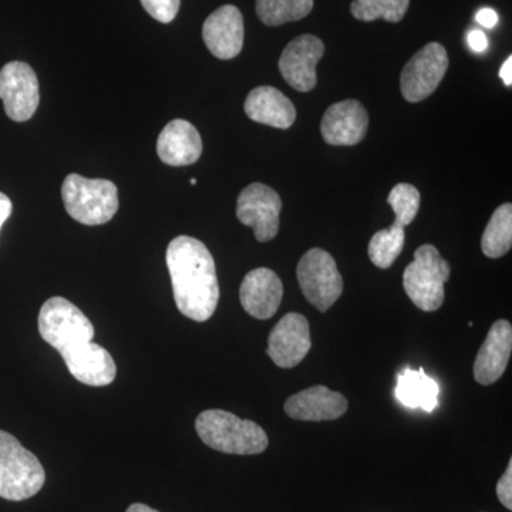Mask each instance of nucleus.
Wrapping results in <instances>:
<instances>
[{
  "label": "nucleus",
  "instance_id": "f8f14e48",
  "mask_svg": "<svg viewBox=\"0 0 512 512\" xmlns=\"http://www.w3.org/2000/svg\"><path fill=\"white\" fill-rule=\"evenodd\" d=\"M312 348L308 319L288 313L276 323L268 339V356L282 369H292L305 359Z\"/></svg>",
  "mask_w": 512,
  "mask_h": 512
},
{
  "label": "nucleus",
  "instance_id": "2eb2a0df",
  "mask_svg": "<svg viewBox=\"0 0 512 512\" xmlns=\"http://www.w3.org/2000/svg\"><path fill=\"white\" fill-rule=\"evenodd\" d=\"M284 296V285L274 271L258 268L249 272L239 289L242 308L252 318L271 319L278 312Z\"/></svg>",
  "mask_w": 512,
  "mask_h": 512
},
{
  "label": "nucleus",
  "instance_id": "9d476101",
  "mask_svg": "<svg viewBox=\"0 0 512 512\" xmlns=\"http://www.w3.org/2000/svg\"><path fill=\"white\" fill-rule=\"evenodd\" d=\"M281 210V197L268 185L254 183L239 194L238 220L254 229L255 238L259 242L271 241L278 235Z\"/></svg>",
  "mask_w": 512,
  "mask_h": 512
},
{
  "label": "nucleus",
  "instance_id": "a211bd4d",
  "mask_svg": "<svg viewBox=\"0 0 512 512\" xmlns=\"http://www.w3.org/2000/svg\"><path fill=\"white\" fill-rule=\"evenodd\" d=\"M157 153L164 164L183 167L200 160L202 140L197 128L185 120H173L158 136Z\"/></svg>",
  "mask_w": 512,
  "mask_h": 512
},
{
  "label": "nucleus",
  "instance_id": "bb28decb",
  "mask_svg": "<svg viewBox=\"0 0 512 512\" xmlns=\"http://www.w3.org/2000/svg\"><path fill=\"white\" fill-rule=\"evenodd\" d=\"M141 5L151 18L161 23H170L178 15L181 0H141Z\"/></svg>",
  "mask_w": 512,
  "mask_h": 512
},
{
  "label": "nucleus",
  "instance_id": "f03ea898",
  "mask_svg": "<svg viewBox=\"0 0 512 512\" xmlns=\"http://www.w3.org/2000/svg\"><path fill=\"white\" fill-rule=\"evenodd\" d=\"M200 439L221 453L252 456L264 453L269 440L265 430L251 420H242L225 410H205L195 421Z\"/></svg>",
  "mask_w": 512,
  "mask_h": 512
},
{
  "label": "nucleus",
  "instance_id": "20e7f679",
  "mask_svg": "<svg viewBox=\"0 0 512 512\" xmlns=\"http://www.w3.org/2000/svg\"><path fill=\"white\" fill-rule=\"evenodd\" d=\"M62 198L67 214L89 227L107 224L119 211V190L109 180L67 175L62 185Z\"/></svg>",
  "mask_w": 512,
  "mask_h": 512
},
{
  "label": "nucleus",
  "instance_id": "5701e85b",
  "mask_svg": "<svg viewBox=\"0 0 512 512\" xmlns=\"http://www.w3.org/2000/svg\"><path fill=\"white\" fill-rule=\"evenodd\" d=\"M313 0H256V15L266 26H281L306 18Z\"/></svg>",
  "mask_w": 512,
  "mask_h": 512
},
{
  "label": "nucleus",
  "instance_id": "1a4fd4ad",
  "mask_svg": "<svg viewBox=\"0 0 512 512\" xmlns=\"http://www.w3.org/2000/svg\"><path fill=\"white\" fill-rule=\"evenodd\" d=\"M0 99L10 120L32 119L39 107V82L28 63L10 62L0 70Z\"/></svg>",
  "mask_w": 512,
  "mask_h": 512
},
{
  "label": "nucleus",
  "instance_id": "7ed1b4c3",
  "mask_svg": "<svg viewBox=\"0 0 512 512\" xmlns=\"http://www.w3.org/2000/svg\"><path fill=\"white\" fill-rule=\"evenodd\" d=\"M39 332L63 359L92 343L96 335L87 316L62 296L43 303L39 313Z\"/></svg>",
  "mask_w": 512,
  "mask_h": 512
},
{
  "label": "nucleus",
  "instance_id": "f3484780",
  "mask_svg": "<svg viewBox=\"0 0 512 512\" xmlns=\"http://www.w3.org/2000/svg\"><path fill=\"white\" fill-rule=\"evenodd\" d=\"M348 399L326 386H313L293 394L285 403V413L295 420H336L348 412Z\"/></svg>",
  "mask_w": 512,
  "mask_h": 512
},
{
  "label": "nucleus",
  "instance_id": "aec40b11",
  "mask_svg": "<svg viewBox=\"0 0 512 512\" xmlns=\"http://www.w3.org/2000/svg\"><path fill=\"white\" fill-rule=\"evenodd\" d=\"M63 360L74 379L87 386H107L116 379L117 367L113 357L97 343H89L86 348Z\"/></svg>",
  "mask_w": 512,
  "mask_h": 512
},
{
  "label": "nucleus",
  "instance_id": "a878e982",
  "mask_svg": "<svg viewBox=\"0 0 512 512\" xmlns=\"http://www.w3.org/2000/svg\"><path fill=\"white\" fill-rule=\"evenodd\" d=\"M387 202L396 215L393 224L404 228L412 224L417 217L420 208V192L412 184L400 183L390 191Z\"/></svg>",
  "mask_w": 512,
  "mask_h": 512
},
{
  "label": "nucleus",
  "instance_id": "c85d7f7f",
  "mask_svg": "<svg viewBox=\"0 0 512 512\" xmlns=\"http://www.w3.org/2000/svg\"><path fill=\"white\" fill-rule=\"evenodd\" d=\"M468 45H470L474 52L483 53L488 47L487 36H485L484 32H481V30H471V32L468 33Z\"/></svg>",
  "mask_w": 512,
  "mask_h": 512
},
{
  "label": "nucleus",
  "instance_id": "cd10ccee",
  "mask_svg": "<svg viewBox=\"0 0 512 512\" xmlns=\"http://www.w3.org/2000/svg\"><path fill=\"white\" fill-rule=\"evenodd\" d=\"M498 500L507 510H512V460L508 463L507 470L497 484Z\"/></svg>",
  "mask_w": 512,
  "mask_h": 512
},
{
  "label": "nucleus",
  "instance_id": "423d86ee",
  "mask_svg": "<svg viewBox=\"0 0 512 512\" xmlns=\"http://www.w3.org/2000/svg\"><path fill=\"white\" fill-rule=\"evenodd\" d=\"M450 274V265L440 255L439 249L429 244L421 245L414 252L412 264L404 269V291L421 311H437L446 298L444 285Z\"/></svg>",
  "mask_w": 512,
  "mask_h": 512
},
{
  "label": "nucleus",
  "instance_id": "6e6552de",
  "mask_svg": "<svg viewBox=\"0 0 512 512\" xmlns=\"http://www.w3.org/2000/svg\"><path fill=\"white\" fill-rule=\"evenodd\" d=\"M447 69L446 47L436 42L424 46L407 62L400 76V89L404 99L410 103L427 99L436 92Z\"/></svg>",
  "mask_w": 512,
  "mask_h": 512
},
{
  "label": "nucleus",
  "instance_id": "7c9ffc66",
  "mask_svg": "<svg viewBox=\"0 0 512 512\" xmlns=\"http://www.w3.org/2000/svg\"><path fill=\"white\" fill-rule=\"evenodd\" d=\"M12 210V201H10L8 195L0 192V229H2L3 224H5L6 220L12 215Z\"/></svg>",
  "mask_w": 512,
  "mask_h": 512
},
{
  "label": "nucleus",
  "instance_id": "2f4dec72",
  "mask_svg": "<svg viewBox=\"0 0 512 512\" xmlns=\"http://www.w3.org/2000/svg\"><path fill=\"white\" fill-rule=\"evenodd\" d=\"M500 77L503 79L505 86L510 87L512 84V57H508L505 60L503 66L500 69Z\"/></svg>",
  "mask_w": 512,
  "mask_h": 512
},
{
  "label": "nucleus",
  "instance_id": "412c9836",
  "mask_svg": "<svg viewBox=\"0 0 512 512\" xmlns=\"http://www.w3.org/2000/svg\"><path fill=\"white\" fill-rule=\"evenodd\" d=\"M396 399L409 409L431 413L439 406L440 387L423 369H404L397 377Z\"/></svg>",
  "mask_w": 512,
  "mask_h": 512
},
{
  "label": "nucleus",
  "instance_id": "39448f33",
  "mask_svg": "<svg viewBox=\"0 0 512 512\" xmlns=\"http://www.w3.org/2000/svg\"><path fill=\"white\" fill-rule=\"evenodd\" d=\"M45 481V468L39 458L12 434L0 430V497L28 500L42 490Z\"/></svg>",
  "mask_w": 512,
  "mask_h": 512
},
{
  "label": "nucleus",
  "instance_id": "393cba45",
  "mask_svg": "<svg viewBox=\"0 0 512 512\" xmlns=\"http://www.w3.org/2000/svg\"><path fill=\"white\" fill-rule=\"evenodd\" d=\"M410 0H353L350 12L362 22H375L384 19L399 23L409 9Z\"/></svg>",
  "mask_w": 512,
  "mask_h": 512
},
{
  "label": "nucleus",
  "instance_id": "4468645a",
  "mask_svg": "<svg viewBox=\"0 0 512 512\" xmlns=\"http://www.w3.org/2000/svg\"><path fill=\"white\" fill-rule=\"evenodd\" d=\"M369 116L357 100L333 104L323 116L320 130L330 146H355L366 137Z\"/></svg>",
  "mask_w": 512,
  "mask_h": 512
},
{
  "label": "nucleus",
  "instance_id": "0eeeda50",
  "mask_svg": "<svg viewBox=\"0 0 512 512\" xmlns=\"http://www.w3.org/2000/svg\"><path fill=\"white\" fill-rule=\"evenodd\" d=\"M296 275L303 295L320 312L329 311L342 296V275L335 259L325 249H309L299 261Z\"/></svg>",
  "mask_w": 512,
  "mask_h": 512
},
{
  "label": "nucleus",
  "instance_id": "c756f323",
  "mask_svg": "<svg viewBox=\"0 0 512 512\" xmlns=\"http://www.w3.org/2000/svg\"><path fill=\"white\" fill-rule=\"evenodd\" d=\"M477 22L480 23L481 26L487 29H493L495 25L498 23V15L497 12L493 9H481L478 10L476 15Z\"/></svg>",
  "mask_w": 512,
  "mask_h": 512
},
{
  "label": "nucleus",
  "instance_id": "72a5a7b5",
  "mask_svg": "<svg viewBox=\"0 0 512 512\" xmlns=\"http://www.w3.org/2000/svg\"><path fill=\"white\" fill-rule=\"evenodd\" d=\"M197 184V180H195V178H191V185H195Z\"/></svg>",
  "mask_w": 512,
  "mask_h": 512
},
{
  "label": "nucleus",
  "instance_id": "6ab92c4d",
  "mask_svg": "<svg viewBox=\"0 0 512 512\" xmlns=\"http://www.w3.org/2000/svg\"><path fill=\"white\" fill-rule=\"evenodd\" d=\"M245 113L256 123L275 128L292 127L296 120V109L291 100L275 87H256L248 94L244 104Z\"/></svg>",
  "mask_w": 512,
  "mask_h": 512
},
{
  "label": "nucleus",
  "instance_id": "473e14b6",
  "mask_svg": "<svg viewBox=\"0 0 512 512\" xmlns=\"http://www.w3.org/2000/svg\"><path fill=\"white\" fill-rule=\"evenodd\" d=\"M127 512H158L153 510V508L148 507L146 504H133L131 507H128Z\"/></svg>",
  "mask_w": 512,
  "mask_h": 512
},
{
  "label": "nucleus",
  "instance_id": "b1692460",
  "mask_svg": "<svg viewBox=\"0 0 512 512\" xmlns=\"http://www.w3.org/2000/svg\"><path fill=\"white\" fill-rule=\"evenodd\" d=\"M406 232L399 225L382 229L370 239L369 258L380 269L390 268L402 254Z\"/></svg>",
  "mask_w": 512,
  "mask_h": 512
},
{
  "label": "nucleus",
  "instance_id": "f257e3e1",
  "mask_svg": "<svg viewBox=\"0 0 512 512\" xmlns=\"http://www.w3.org/2000/svg\"><path fill=\"white\" fill-rule=\"evenodd\" d=\"M178 311L195 322L214 315L220 301V284L211 252L200 239L174 238L165 254Z\"/></svg>",
  "mask_w": 512,
  "mask_h": 512
},
{
  "label": "nucleus",
  "instance_id": "9b49d317",
  "mask_svg": "<svg viewBox=\"0 0 512 512\" xmlns=\"http://www.w3.org/2000/svg\"><path fill=\"white\" fill-rule=\"evenodd\" d=\"M325 55V45L319 37L302 35L293 39L279 59V72L286 83L298 92H311L318 83L316 66Z\"/></svg>",
  "mask_w": 512,
  "mask_h": 512
},
{
  "label": "nucleus",
  "instance_id": "4be33fe9",
  "mask_svg": "<svg viewBox=\"0 0 512 512\" xmlns=\"http://www.w3.org/2000/svg\"><path fill=\"white\" fill-rule=\"evenodd\" d=\"M512 247V205H500L485 228L481 249L488 258H501Z\"/></svg>",
  "mask_w": 512,
  "mask_h": 512
},
{
  "label": "nucleus",
  "instance_id": "dca6fc26",
  "mask_svg": "<svg viewBox=\"0 0 512 512\" xmlns=\"http://www.w3.org/2000/svg\"><path fill=\"white\" fill-rule=\"evenodd\" d=\"M512 352V326L507 320H497L491 326L483 346L474 362V377L483 386L501 379L510 362Z\"/></svg>",
  "mask_w": 512,
  "mask_h": 512
},
{
  "label": "nucleus",
  "instance_id": "ddd939ff",
  "mask_svg": "<svg viewBox=\"0 0 512 512\" xmlns=\"http://www.w3.org/2000/svg\"><path fill=\"white\" fill-rule=\"evenodd\" d=\"M205 46L221 60L237 57L244 46V18L234 5L221 6L208 16L202 28Z\"/></svg>",
  "mask_w": 512,
  "mask_h": 512
}]
</instances>
